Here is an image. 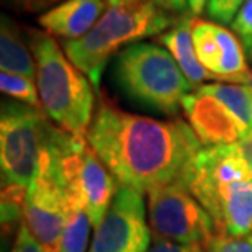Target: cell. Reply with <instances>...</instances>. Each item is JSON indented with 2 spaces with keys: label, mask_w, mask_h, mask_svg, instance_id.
Returning <instances> with one entry per match:
<instances>
[{
  "label": "cell",
  "mask_w": 252,
  "mask_h": 252,
  "mask_svg": "<svg viewBox=\"0 0 252 252\" xmlns=\"http://www.w3.org/2000/svg\"><path fill=\"white\" fill-rule=\"evenodd\" d=\"M85 138L117 182L141 193L182 180L203 149L182 120L141 117L107 100L95 112Z\"/></svg>",
  "instance_id": "obj_1"
},
{
  "label": "cell",
  "mask_w": 252,
  "mask_h": 252,
  "mask_svg": "<svg viewBox=\"0 0 252 252\" xmlns=\"http://www.w3.org/2000/svg\"><path fill=\"white\" fill-rule=\"evenodd\" d=\"M182 182L211 216L218 234L252 233V172L238 143L203 148Z\"/></svg>",
  "instance_id": "obj_2"
},
{
  "label": "cell",
  "mask_w": 252,
  "mask_h": 252,
  "mask_svg": "<svg viewBox=\"0 0 252 252\" xmlns=\"http://www.w3.org/2000/svg\"><path fill=\"white\" fill-rule=\"evenodd\" d=\"M167 10L164 0H117L108 5L103 17L84 38L64 41V53L98 89L115 53L126 44L131 46L143 38L162 33L175 23Z\"/></svg>",
  "instance_id": "obj_3"
},
{
  "label": "cell",
  "mask_w": 252,
  "mask_h": 252,
  "mask_svg": "<svg viewBox=\"0 0 252 252\" xmlns=\"http://www.w3.org/2000/svg\"><path fill=\"white\" fill-rule=\"evenodd\" d=\"M28 34L43 112L61 129L85 138L95 108L92 82L51 34L38 30H30Z\"/></svg>",
  "instance_id": "obj_4"
},
{
  "label": "cell",
  "mask_w": 252,
  "mask_h": 252,
  "mask_svg": "<svg viewBox=\"0 0 252 252\" xmlns=\"http://www.w3.org/2000/svg\"><path fill=\"white\" fill-rule=\"evenodd\" d=\"M115 77L123 92L134 102L164 115H175L182 98L193 92L172 54L153 43H134L118 53Z\"/></svg>",
  "instance_id": "obj_5"
},
{
  "label": "cell",
  "mask_w": 252,
  "mask_h": 252,
  "mask_svg": "<svg viewBox=\"0 0 252 252\" xmlns=\"http://www.w3.org/2000/svg\"><path fill=\"white\" fill-rule=\"evenodd\" d=\"M58 126L41 108L7 102L0 117L2 187L27 191L36 179Z\"/></svg>",
  "instance_id": "obj_6"
},
{
  "label": "cell",
  "mask_w": 252,
  "mask_h": 252,
  "mask_svg": "<svg viewBox=\"0 0 252 252\" xmlns=\"http://www.w3.org/2000/svg\"><path fill=\"white\" fill-rule=\"evenodd\" d=\"M148 221L153 239L203 251L216 234L211 216L182 180L148 191Z\"/></svg>",
  "instance_id": "obj_7"
},
{
  "label": "cell",
  "mask_w": 252,
  "mask_h": 252,
  "mask_svg": "<svg viewBox=\"0 0 252 252\" xmlns=\"http://www.w3.org/2000/svg\"><path fill=\"white\" fill-rule=\"evenodd\" d=\"M144 193L122 187L95 228L90 252H146L151 246Z\"/></svg>",
  "instance_id": "obj_8"
},
{
  "label": "cell",
  "mask_w": 252,
  "mask_h": 252,
  "mask_svg": "<svg viewBox=\"0 0 252 252\" xmlns=\"http://www.w3.org/2000/svg\"><path fill=\"white\" fill-rule=\"evenodd\" d=\"M65 216H67V193L48 165L44 156L39 174L25 195L23 224L48 252H59Z\"/></svg>",
  "instance_id": "obj_9"
},
{
  "label": "cell",
  "mask_w": 252,
  "mask_h": 252,
  "mask_svg": "<svg viewBox=\"0 0 252 252\" xmlns=\"http://www.w3.org/2000/svg\"><path fill=\"white\" fill-rule=\"evenodd\" d=\"M191 36L198 61L216 82L249 84L248 53L234 32H229L221 23L193 17Z\"/></svg>",
  "instance_id": "obj_10"
},
{
  "label": "cell",
  "mask_w": 252,
  "mask_h": 252,
  "mask_svg": "<svg viewBox=\"0 0 252 252\" xmlns=\"http://www.w3.org/2000/svg\"><path fill=\"white\" fill-rule=\"evenodd\" d=\"M182 110L203 148L234 144L244 138V131L234 115L218 98L201 89L185 95Z\"/></svg>",
  "instance_id": "obj_11"
},
{
  "label": "cell",
  "mask_w": 252,
  "mask_h": 252,
  "mask_svg": "<svg viewBox=\"0 0 252 252\" xmlns=\"http://www.w3.org/2000/svg\"><path fill=\"white\" fill-rule=\"evenodd\" d=\"M108 5V0H63L56 7L46 10L38 18V23L51 36L75 41L97 25Z\"/></svg>",
  "instance_id": "obj_12"
},
{
  "label": "cell",
  "mask_w": 252,
  "mask_h": 252,
  "mask_svg": "<svg viewBox=\"0 0 252 252\" xmlns=\"http://www.w3.org/2000/svg\"><path fill=\"white\" fill-rule=\"evenodd\" d=\"M191 23L193 17L185 15L179 18L169 32L162 33L159 36V43L167 48V51L172 54L175 63L182 69L185 77L193 87H201L206 80H215L208 70H206L201 63L198 61L193 44V36H191Z\"/></svg>",
  "instance_id": "obj_13"
},
{
  "label": "cell",
  "mask_w": 252,
  "mask_h": 252,
  "mask_svg": "<svg viewBox=\"0 0 252 252\" xmlns=\"http://www.w3.org/2000/svg\"><path fill=\"white\" fill-rule=\"evenodd\" d=\"M0 67L2 72L20 74L36 80V61L20 36L18 27L13 20L2 17L0 28Z\"/></svg>",
  "instance_id": "obj_14"
},
{
  "label": "cell",
  "mask_w": 252,
  "mask_h": 252,
  "mask_svg": "<svg viewBox=\"0 0 252 252\" xmlns=\"http://www.w3.org/2000/svg\"><path fill=\"white\" fill-rule=\"evenodd\" d=\"M198 89L218 98L234 115L244 131V138L252 134V90L249 85L213 82L201 85Z\"/></svg>",
  "instance_id": "obj_15"
},
{
  "label": "cell",
  "mask_w": 252,
  "mask_h": 252,
  "mask_svg": "<svg viewBox=\"0 0 252 252\" xmlns=\"http://www.w3.org/2000/svg\"><path fill=\"white\" fill-rule=\"evenodd\" d=\"M92 228L94 224L90 216L80 200L67 195V216H65L59 252H85Z\"/></svg>",
  "instance_id": "obj_16"
},
{
  "label": "cell",
  "mask_w": 252,
  "mask_h": 252,
  "mask_svg": "<svg viewBox=\"0 0 252 252\" xmlns=\"http://www.w3.org/2000/svg\"><path fill=\"white\" fill-rule=\"evenodd\" d=\"M0 89H2V92L5 95L18 100L20 103L43 110L38 85L34 84L33 79L25 77V75L20 74L2 72L0 74Z\"/></svg>",
  "instance_id": "obj_17"
},
{
  "label": "cell",
  "mask_w": 252,
  "mask_h": 252,
  "mask_svg": "<svg viewBox=\"0 0 252 252\" xmlns=\"http://www.w3.org/2000/svg\"><path fill=\"white\" fill-rule=\"evenodd\" d=\"M231 27H233V32L238 34V38L243 41L248 56L252 59V0H248L241 7Z\"/></svg>",
  "instance_id": "obj_18"
},
{
  "label": "cell",
  "mask_w": 252,
  "mask_h": 252,
  "mask_svg": "<svg viewBox=\"0 0 252 252\" xmlns=\"http://www.w3.org/2000/svg\"><path fill=\"white\" fill-rule=\"evenodd\" d=\"M248 0H208L206 3V13L211 20L221 25L233 23L234 17L238 15L241 7Z\"/></svg>",
  "instance_id": "obj_19"
},
{
  "label": "cell",
  "mask_w": 252,
  "mask_h": 252,
  "mask_svg": "<svg viewBox=\"0 0 252 252\" xmlns=\"http://www.w3.org/2000/svg\"><path fill=\"white\" fill-rule=\"evenodd\" d=\"M203 252H252V233L244 238L216 233Z\"/></svg>",
  "instance_id": "obj_20"
},
{
  "label": "cell",
  "mask_w": 252,
  "mask_h": 252,
  "mask_svg": "<svg viewBox=\"0 0 252 252\" xmlns=\"http://www.w3.org/2000/svg\"><path fill=\"white\" fill-rule=\"evenodd\" d=\"M10 252H48V251L43 248V244L22 223V226H18L17 239H15L13 248Z\"/></svg>",
  "instance_id": "obj_21"
},
{
  "label": "cell",
  "mask_w": 252,
  "mask_h": 252,
  "mask_svg": "<svg viewBox=\"0 0 252 252\" xmlns=\"http://www.w3.org/2000/svg\"><path fill=\"white\" fill-rule=\"evenodd\" d=\"M146 252H203V249L174 244V243H169V241H162V239H153L151 241L149 249Z\"/></svg>",
  "instance_id": "obj_22"
},
{
  "label": "cell",
  "mask_w": 252,
  "mask_h": 252,
  "mask_svg": "<svg viewBox=\"0 0 252 252\" xmlns=\"http://www.w3.org/2000/svg\"><path fill=\"white\" fill-rule=\"evenodd\" d=\"M8 2L13 3L17 8L23 10V12L36 13V12H43V10H46L48 7H51L58 0H8Z\"/></svg>",
  "instance_id": "obj_23"
},
{
  "label": "cell",
  "mask_w": 252,
  "mask_h": 252,
  "mask_svg": "<svg viewBox=\"0 0 252 252\" xmlns=\"http://www.w3.org/2000/svg\"><path fill=\"white\" fill-rule=\"evenodd\" d=\"M238 146H239L241 153H243V156H244V159L248 160L249 169L252 172V134L248 136V138H243L241 141H238Z\"/></svg>",
  "instance_id": "obj_24"
},
{
  "label": "cell",
  "mask_w": 252,
  "mask_h": 252,
  "mask_svg": "<svg viewBox=\"0 0 252 252\" xmlns=\"http://www.w3.org/2000/svg\"><path fill=\"white\" fill-rule=\"evenodd\" d=\"M208 0H189V8H190V13L193 17H198V15L203 12V8L206 7Z\"/></svg>",
  "instance_id": "obj_25"
},
{
  "label": "cell",
  "mask_w": 252,
  "mask_h": 252,
  "mask_svg": "<svg viewBox=\"0 0 252 252\" xmlns=\"http://www.w3.org/2000/svg\"><path fill=\"white\" fill-rule=\"evenodd\" d=\"M169 10L172 12H182V10L189 5V0H164Z\"/></svg>",
  "instance_id": "obj_26"
},
{
  "label": "cell",
  "mask_w": 252,
  "mask_h": 252,
  "mask_svg": "<svg viewBox=\"0 0 252 252\" xmlns=\"http://www.w3.org/2000/svg\"><path fill=\"white\" fill-rule=\"evenodd\" d=\"M249 87H251V90H252V69H251V80H249Z\"/></svg>",
  "instance_id": "obj_27"
},
{
  "label": "cell",
  "mask_w": 252,
  "mask_h": 252,
  "mask_svg": "<svg viewBox=\"0 0 252 252\" xmlns=\"http://www.w3.org/2000/svg\"><path fill=\"white\" fill-rule=\"evenodd\" d=\"M108 2H110V3H113V2H117V0H108Z\"/></svg>",
  "instance_id": "obj_28"
}]
</instances>
